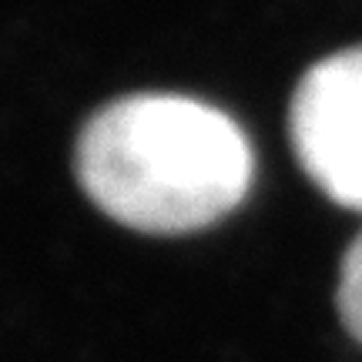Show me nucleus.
<instances>
[{"mask_svg": "<svg viewBox=\"0 0 362 362\" xmlns=\"http://www.w3.org/2000/svg\"><path fill=\"white\" fill-rule=\"evenodd\" d=\"M255 158L245 131L185 94H131L90 117L78 181L107 218L148 235H185L245 202Z\"/></svg>", "mask_w": 362, "mask_h": 362, "instance_id": "obj_1", "label": "nucleus"}, {"mask_svg": "<svg viewBox=\"0 0 362 362\" xmlns=\"http://www.w3.org/2000/svg\"><path fill=\"white\" fill-rule=\"evenodd\" d=\"M292 148L319 192L362 215V47L325 57L298 81Z\"/></svg>", "mask_w": 362, "mask_h": 362, "instance_id": "obj_2", "label": "nucleus"}, {"mask_svg": "<svg viewBox=\"0 0 362 362\" xmlns=\"http://www.w3.org/2000/svg\"><path fill=\"white\" fill-rule=\"evenodd\" d=\"M339 312L356 342H362V235L349 245L339 272Z\"/></svg>", "mask_w": 362, "mask_h": 362, "instance_id": "obj_3", "label": "nucleus"}]
</instances>
